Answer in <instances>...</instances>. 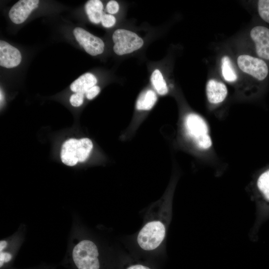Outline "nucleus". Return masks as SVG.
I'll list each match as a JSON object with an SVG mask.
<instances>
[{
    "instance_id": "f257e3e1",
    "label": "nucleus",
    "mask_w": 269,
    "mask_h": 269,
    "mask_svg": "<svg viewBox=\"0 0 269 269\" xmlns=\"http://www.w3.org/2000/svg\"><path fill=\"white\" fill-rule=\"evenodd\" d=\"M171 196L166 193L148 209L136 238L142 251L153 252L163 244L171 216Z\"/></svg>"
},
{
    "instance_id": "f03ea898",
    "label": "nucleus",
    "mask_w": 269,
    "mask_h": 269,
    "mask_svg": "<svg viewBox=\"0 0 269 269\" xmlns=\"http://www.w3.org/2000/svg\"><path fill=\"white\" fill-rule=\"evenodd\" d=\"M71 258L76 269H101V263L98 248L89 239L80 241L73 247Z\"/></svg>"
},
{
    "instance_id": "7ed1b4c3",
    "label": "nucleus",
    "mask_w": 269,
    "mask_h": 269,
    "mask_svg": "<svg viewBox=\"0 0 269 269\" xmlns=\"http://www.w3.org/2000/svg\"><path fill=\"white\" fill-rule=\"evenodd\" d=\"M93 146V142L89 138H70L62 144L60 152L61 161L70 166L79 162H84L89 157Z\"/></svg>"
},
{
    "instance_id": "20e7f679",
    "label": "nucleus",
    "mask_w": 269,
    "mask_h": 269,
    "mask_svg": "<svg viewBox=\"0 0 269 269\" xmlns=\"http://www.w3.org/2000/svg\"><path fill=\"white\" fill-rule=\"evenodd\" d=\"M184 127L187 136L200 149H209L212 144L209 135L208 125L200 116L195 113H190L185 118Z\"/></svg>"
},
{
    "instance_id": "39448f33",
    "label": "nucleus",
    "mask_w": 269,
    "mask_h": 269,
    "mask_svg": "<svg viewBox=\"0 0 269 269\" xmlns=\"http://www.w3.org/2000/svg\"><path fill=\"white\" fill-rule=\"evenodd\" d=\"M114 51L119 55H123L135 51L143 44L141 38L136 33L124 29L116 30L113 34Z\"/></svg>"
},
{
    "instance_id": "423d86ee",
    "label": "nucleus",
    "mask_w": 269,
    "mask_h": 269,
    "mask_svg": "<svg viewBox=\"0 0 269 269\" xmlns=\"http://www.w3.org/2000/svg\"><path fill=\"white\" fill-rule=\"evenodd\" d=\"M237 63L242 71L259 81H265L269 75L268 64L264 60L259 57L241 55L238 57Z\"/></svg>"
},
{
    "instance_id": "0eeeda50",
    "label": "nucleus",
    "mask_w": 269,
    "mask_h": 269,
    "mask_svg": "<svg viewBox=\"0 0 269 269\" xmlns=\"http://www.w3.org/2000/svg\"><path fill=\"white\" fill-rule=\"evenodd\" d=\"M73 34L76 40L88 54L96 56L103 52L104 43L99 37L79 27L74 29Z\"/></svg>"
},
{
    "instance_id": "6e6552de",
    "label": "nucleus",
    "mask_w": 269,
    "mask_h": 269,
    "mask_svg": "<svg viewBox=\"0 0 269 269\" xmlns=\"http://www.w3.org/2000/svg\"><path fill=\"white\" fill-rule=\"evenodd\" d=\"M250 36L258 57L269 61V28L262 25L255 26L251 30Z\"/></svg>"
},
{
    "instance_id": "1a4fd4ad",
    "label": "nucleus",
    "mask_w": 269,
    "mask_h": 269,
    "mask_svg": "<svg viewBox=\"0 0 269 269\" xmlns=\"http://www.w3.org/2000/svg\"><path fill=\"white\" fill-rule=\"evenodd\" d=\"M39 2L38 0H19L9 10V18L15 24L23 22L32 11L38 7Z\"/></svg>"
},
{
    "instance_id": "9d476101",
    "label": "nucleus",
    "mask_w": 269,
    "mask_h": 269,
    "mask_svg": "<svg viewBox=\"0 0 269 269\" xmlns=\"http://www.w3.org/2000/svg\"><path fill=\"white\" fill-rule=\"evenodd\" d=\"M21 61V55L18 49L6 41H0V65L6 68L18 66Z\"/></svg>"
},
{
    "instance_id": "9b49d317",
    "label": "nucleus",
    "mask_w": 269,
    "mask_h": 269,
    "mask_svg": "<svg viewBox=\"0 0 269 269\" xmlns=\"http://www.w3.org/2000/svg\"><path fill=\"white\" fill-rule=\"evenodd\" d=\"M228 93L226 85L214 79L209 80L206 85V95L210 103L217 104L223 102Z\"/></svg>"
},
{
    "instance_id": "f8f14e48",
    "label": "nucleus",
    "mask_w": 269,
    "mask_h": 269,
    "mask_svg": "<svg viewBox=\"0 0 269 269\" xmlns=\"http://www.w3.org/2000/svg\"><path fill=\"white\" fill-rule=\"evenodd\" d=\"M97 80L92 74L86 73L73 81L71 85V90L75 93H81L85 94L91 87L96 85Z\"/></svg>"
},
{
    "instance_id": "ddd939ff",
    "label": "nucleus",
    "mask_w": 269,
    "mask_h": 269,
    "mask_svg": "<svg viewBox=\"0 0 269 269\" xmlns=\"http://www.w3.org/2000/svg\"><path fill=\"white\" fill-rule=\"evenodd\" d=\"M157 100L156 94L152 90L143 91L138 96L135 108L138 111H149L155 105Z\"/></svg>"
},
{
    "instance_id": "4468645a",
    "label": "nucleus",
    "mask_w": 269,
    "mask_h": 269,
    "mask_svg": "<svg viewBox=\"0 0 269 269\" xmlns=\"http://www.w3.org/2000/svg\"><path fill=\"white\" fill-rule=\"evenodd\" d=\"M103 5L99 0H90L85 4V11L89 20L97 24L101 21L103 14Z\"/></svg>"
},
{
    "instance_id": "2eb2a0df",
    "label": "nucleus",
    "mask_w": 269,
    "mask_h": 269,
    "mask_svg": "<svg viewBox=\"0 0 269 269\" xmlns=\"http://www.w3.org/2000/svg\"><path fill=\"white\" fill-rule=\"evenodd\" d=\"M151 82L155 91L159 95L163 96L167 94L168 89L163 77L158 70H155L151 76Z\"/></svg>"
},
{
    "instance_id": "dca6fc26",
    "label": "nucleus",
    "mask_w": 269,
    "mask_h": 269,
    "mask_svg": "<svg viewBox=\"0 0 269 269\" xmlns=\"http://www.w3.org/2000/svg\"><path fill=\"white\" fill-rule=\"evenodd\" d=\"M221 70L224 79L230 82L236 81L238 78L237 73L228 56H224L221 60Z\"/></svg>"
},
{
    "instance_id": "f3484780",
    "label": "nucleus",
    "mask_w": 269,
    "mask_h": 269,
    "mask_svg": "<svg viewBox=\"0 0 269 269\" xmlns=\"http://www.w3.org/2000/svg\"><path fill=\"white\" fill-rule=\"evenodd\" d=\"M257 185L265 197L269 200V170L265 171L260 176Z\"/></svg>"
},
{
    "instance_id": "a211bd4d",
    "label": "nucleus",
    "mask_w": 269,
    "mask_h": 269,
    "mask_svg": "<svg viewBox=\"0 0 269 269\" xmlns=\"http://www.w3.org/2000/svg\"><path fill=\"white\" fill-rule=\"evenodd\" d=\"M257 9L260 18L269 24V0H258Z\"/></svg>"
},
{
    "instance_id": "6ab92c4d",
    "label": "nucleus",
    "mask_w": 269,
    "mask_h": 269,
    "mask_svg": "<svg viewBox=\"0 0 269 269\" xmlns=\"http://www.w3.org/2000/svg\"><path fill=\"white\" fill-rule=\"evenodd\" d=\"M84 95L81 93H75L70 97V103L74 107H79L82 105Z\"/></svg>"
},
{
    "instance_id": "aec40b11",
    "label": "nucleus",
    "mask_w": 269,
    "mask_h": 269,
    "mask_svg": "<svg viewBox=\"0 0 269 269\" xmlns=\"http://www.w3.org/2000/svg\"><path fill=\"white\" fill-rule=\"evenodd\" d=\"M116 20L115 17L112 14H104L101 20V23L105 27H111L115 25Z\"/></svg>"
},
{
    "instance_id": "412c9836",
    "label": "nucleus",
    "mask_w": 269,
    "mask_h": 269,
    "mask_svg": "<svg viewBox=\"0 0 269 269\" xmlns=\"http://www.w3.org/2000/svg\"><path fill=\"white\" fill-rule=\"evenodd\" d=\"M119 9V5L115 0H110L109 1L106 6V10L107 12L110 14L116 13Z\"/></svg>"
},
{
    "instance_id": "4be33fe9",
    "label": "nucleus",
    "mask_w": 269,
    "mask_h": 269,
    "mask_svg": "<svg viewBox=\"0 0 269 269\" xmlns=\"http://www.w3.org/2000/svg\"><path fill=\"white\" fill-rule=\"evenodd\" d=\"M12 256L9 253L0 251V267H3L4 264L9 263L12 259Z\"/></svg>"
},
{
    "instance_id": "5701e85b",
    "label": "nucleus",
    "mask_w": 269,
    "mask_h": 269,
    "mask_svg": "<svg viewBox=\"0 0 269 269\" xmlns=\"http://www.w3.org/2000/svg\"><path fill=\"white\" fill-rule=\"evenodd\" d=\"M100 92V88L98 86H94L89 89L85 94L86 98L92 100L97 96Z\"/></svg>"
},
{
    "instance_id": "b1692460",
    "label": "nucleus",
    "mask_w": 269,
    "mask_h": 269,
    "mask_svg": "<svg viewBox=\"0 0 269 269\" xmlns=\"http://www.w3.org/2000/svg\"><path fill=\"white\" fill-rule=\"evenodd\" d=\"M125 269H151L148 266L143 264L135 263L128 266Z\"/></svg>"
},
{
    "instance_id": "393cba45",
    "label": "nucleus",
    "mask_w": 269,
    "mask_h": 269,
    "mask_svg": "<svg viewBox=\"0 0 269 269\" xmlns=\"http://www.w3.org/2000/svg\"><path fill=\"white\" fill-rule=\"evenodd\" d=\"M7 245V242L4 240H1L0 242V251H3Z\"/></svg>"
}]
</instances>
